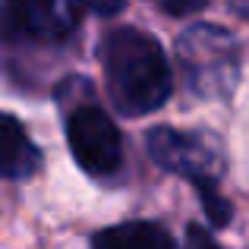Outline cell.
Masks as SVG:
<instances>
[{
    "label": "cell",
    "instance_id": "7a4b0ae2",
    "mask_svg": "<svg viewBox=\"0 0 249 249\" xmlns=\"http://www.w3.org/2000/svg\"><path fill=\"white\" fill-rule=\"evenodd\" d=\"M148 152L161 167L183 174L186 180L196 183L202 193V205H205L208 218L214 224H227L231 218V205L218 196V177L224 170V158L218 152V142L199 133H180V129H152L148 133Z\"/></svg>",
    "mask_w": 249,
    "mask_h": 249
},
{
    "label": "cell",
    "instance_id": "6da1fadb",
    "mask_svg": "<svg viewBox=\"0 0 249 249\" xmlns=\"http://www.w3.org/2000/svg\"><path fill=\"white\" fill-rule=\"evenodd\" d=\"M107 95L126 117L158 110L170 95V67L161 44L139 29H114L101 48Z\"/></svg>",
    "mask_w": 249,
    "mask_h": 249
},
{
    "label": "cell",
    "instance_id": "9c48e42d",
    "mask_svg": "<svg viewBox=\"0 0 249 249\" xmlns=\"http://www.w3.org/2000/svg\"><path fill=\"white\" fill-rule=\"evenodd\" d=\"M186 249H221V246L214 243L202 227H189L186 231Z\"/></svg>",
    "mask_w": 249,
    "mask_h": 249
},
{
    "label": "cell",
    "instance_id": "ba28073f",
    "mask_svg": "<svg viewBox=\"0 0 249 249\" xmlns=\"http://www.w3.org/2000/svg\"><path fill=\"white\" fill-rule=\"evenodd\" d=\"M152 3L170 16H189V13H199L208 0H152Z\"/></svg>",
    "mask_w": 249,
    "mask_h": 249
},
{
    "label": "cell",
    "instance_id": "3957f363",
    "mask_svg": "<svg viewBox=\"0 0 249 249\" xmlns=\"http://www.w3.org/2000/svg\"><path fill=\"white\" fill-rule=\"evenodd\" d=\"M183 76L202 98H218L237 85V41L218 25H193L177 41Z\"/></svg>",
    "mask_w": 249,
    "mask_h": 249
},
{
    "label": "cell",
    "instance_id": "8992f818",
    "mask_svg": "<svg viewBox=\"0 0 249 249\" xmlns=\"http://www.w3.org/2000/svg\"><path fill=\"white\" fill-rule=\"evenodd\" d=\"M41 167V152L29 139L22 123L10 114H0V177L25 180Z\"/></svg>",
    "mask_w": 249,
    "mask_h": 249
},
{
    "label": "cell",
    "instance_id": "5b68a950",
    "mask_svg": "<svg viewBox=\"0 0 249 249\" xmlns=\"http://www.w3.org/2000/svg\"><path fill=\"white\" fill-rule=\"evenodd\" d=\"M3 29L29 41H60L82 22V0H6Z\"/></svg>",
    "mask_w": 249,
    "mask_h": 249
},
{
    "label": "cell",
    "instance_id": "277c9868",
    "mask_svg": "<svg viewBox=\"0 0 249 249\" xmlns=\"http://www.w3.org/2000/svg\"><path fill=\"white\" fill-rule=\"evenodd\" d=\"M67 139L73 148V158L85 174L104 177L114 174L123 161V139L117 123L95 104L73 110L67 120Z\"/></svg>",
    "mask_w": 249,
    "mask_h": 249
},
{
    "label": "cell",
    "instance_id": "52a82bcc",
    "mask_svg": "<svg viewBox=\"0 0 249 249\" xmlns=\"http://www.w3.org/2000/svg\"><path fill=\"white\" fill-rule=\"evenodd\" d=\"M91 249H174V240L164 227L152 221H126L101 231Z\"/></svg>",
    "mask_w": 249,
    "mask_h": 249
}]
</instances>
